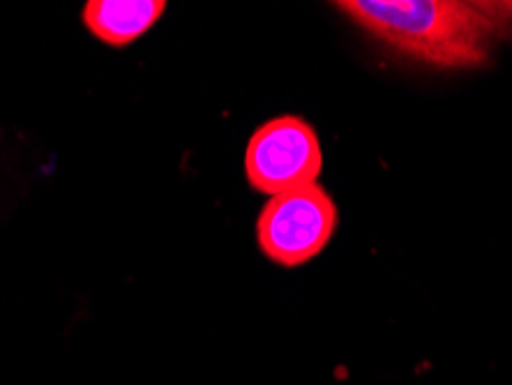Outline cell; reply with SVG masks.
<instances>
[{
    "instance_id": "6da1fadb",
    "label": "cell",
    "mask_w": 512,
    "mask_h": 385,
    "mask_svg": "<svg viewBox=\"0 0 512 385\" xmlns=\"http://www.w3.org/2000/svg\"><path fill=\"white\" fill-rule=\"evenodd\" d=\"M335 7L399 56L441 70L487 65L489 42L496 35L480 3L342 0Z\"/></svg>"
},
{
    "instance_id": "7a4b0ae2",
    "label": "cell",
    "mask_w": 512,
    "mask_h": 385,
    "mask_svg": "<svg viewBox=\"0 0 512 385\" xmlns=\"http://www.w3.org/2000/svg\"><path fill=\"white\" fill-rule=\"evenodd\" d=\"M337 229V206L321 185L270 196L256 220L261 252L282 268L312 261L328 247Z\"/></svg>"
},
{
    "instance_id": "3957f363",
    "label": "cell",
    "mask_w": 512,
    "mask_h": 385,
    "mask_svg": "<svg viewBox=\"0 0 512 385\" xmlns=\"http://www.w3.org/2000/svg\"><path fill=\"white\" fill-rule=\"evenodd\" d=\"M323 169L321 143L314 127L298 116L263 123L245 150V173L252 190L275 196L314 185Z\"/></svg>"
},
{
    "instance_id": "277c9868",
    "label": "cell",
    "mask_w": 512,
    "mask_h": 385,
    "mask_svg": "<svg viewBox=\"0 0 512 385\" xmlns=\"http://www.w3.org/2000/svg\"><path fill=\"white\" fill-rule=\"evenodd\" d=\"M167 10L162 0H90L84 24L97 40L111 47H127L146 35Z\"/></svg>"
},
{
    "instance_id": "5b68a950",
    "label": "cell",
    "mask_w": 512,
    "mask_h": 385,
    "mask_svg": "<svg viewBox=\"0 0 512 385\" xmlns=\"http://www.w3.org/2000/svg\"><path fill=\"white\" fill-rule=\"evenodd\" d=\"M494 26V33L512 35V3H480Z\"/></svg>"
}]
</instances>
